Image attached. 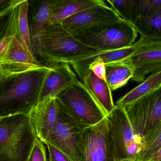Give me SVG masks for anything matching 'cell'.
<instances>
[{"instance_id": "7c38bea8", "label": "cell", "mask_w": 161, "mask_h": 161, "mask_svg": "<svg viewBox=\"0 0 161 161\" xmlns=\"http://www.w3.org/2000/svg\"><path fill=\"white\" fill-rule=\"evenodd\" d=\"M29 5V1L22 0L9 14L0 18L1 20V38L15 36L28 51L35 57L32 47L28 20Z\"/></svg>"}, {"instance_id": "f546056e", "label": "cell", "mask_w": 161, "mask_h": 161, "mask_svg": "<svg viewBox=\"0 0 161 161\" xmlns=\"http://www.w3.org/2000/svg\"><path fill=\"white\" fill-rule=\"evenodd\" d=\"M147 161H161V148L156 153L152 156Z\"/></svg>"}, {"instance_id": "3957f363", "label": "cell", "mask_w": 161, "mask_h": 161, "mask_svg": "<svg viewBox=\"0 0 161 161\" xmlns=\"http://www.w3.org/2000/svg\"><path fill=\"white\" fill-rule=\"evenodd\" d=\"M37 138L29 114L0 118V161H28Z\"/></svg>"}, {"instance_id": "e0dca14e", "label": "cell", "mask_w": 161, "mask_h": 161, "mask_svg": "<svg viewBox=\"0 0 161 161\" xmlns=\"http://www.w3.org/2000/svg\"><path fill=\"white\" fill-rule=\"evenodd\" d=\"M105 66L106 81L112 91L123 87L133 77L134 69L129 58Z\"/></svg>"}, {"instance_id": "d6986e66", "label": "cell", "mask_w": 161, "mask_h": 161, "mask_svg": "<svg viewBox=\"0 0 161 161\" xmlns=\"http://www.w3.org/2000/svg\"><path fill=\"white\" fill-rule=\"evenodd\" d=\"M59 0H44L38 2V5L32 17L30 26L31 39L38 36L50 24L51 18Z\"/></svg>"}, {"instance_id": "6da1fadb", "label": "cell", "mask_w": 161, "mask_h": 161, "mask_svg": "<svg viewBox=\"0 0 161 161\" xmlns=\"http://www.w3.org/2000/svg\"><path fill=\"white\" fill-rule=\"evenodd\" d=\"M50 67L38 65L29 70L0 78V118L29 114L39 102Z\"/></svg>"}, {"instance_id": "f1b7e54d", "label": "cell", "mask_w": 161, "mask_h": 161, "mask_svg": "<svg viewBox=\"0 0 161 161\" xmlns=\"http://www.w3.org/2000/svg\"><path fill=\"white\" fill-rule=\"evenodd\" d=\"M13 36L1 38L0 41V56H3L7 51Z\"/></svg>"}, {"instance_id": "4fadbf2b", "label": "cell", "mask_w": 161, "mask_h": 161, "mask_svg": "<svg viewBox=\"0 0 161 161\" xmlns=\"http://www.w3.org/2000/svg\"><path fill=\"white\" fill-rule=\"evenodd\" d=\"M40 64L14 36L5 54L0 56V78L24 72Z\"/></svg>"}, {"instance_id": "2e32d148", "label": "cell", "mask_w": 161, "mask_h": 161, "mask_svg": "<svg viewBox=\"0 0 161 161\" xmlns=\"http://www.w3.org/2000/svg\"><path fill=\"white\" fill-rule=\"evenodd\" d=\"M50 67V69L42 87L39 101L48 96L57 97L78 80L77 74L68 63H61Z\"/></svg>"}, {"instance_id": "9a60e30c", "label": "cell", "mask_w": 161, "mask_h": 161, "mask_svg": "<svg viewBox=\"0 0 161 161\" xmlns=\"http://www.w3.org/2000/svg\"><path fill=\"white\" fill-rule=\"evenodd\" d=\"M70 65L87 91L98 103L107 115L114 109L112 90L107 81L99 79L87 66L71 63Z\"/></svg>"}, {"instance_id": "83f0119b", "label": "cell", "mask_w": 161, "mask_h": 161, "mask_svg": "<svg viewBox=\"0 0 161 161\" xmlns=\"http://www.w3.org/2000/svg\"><path fill=\"white\" fill-rule=\"evenodd\" d=\"M22 0H0V18L8 14Z\"/></svg>"}, {"instance_id": "30bf717a", "label": "cell", "mask_w": 161, "mask_h": 161, "mask_svg": "<svg viewBox=\"0 0 161 161\" xmlns=\"http://www.w3.org/2000/svg\"><path fill=\"white\" fill-rule=\"evenodd\" d=\"M129 57L134 69L132 80L141 83L148 75L161 69V39L140 36Z\"/></svg>"}, {"instance_id": "277c9868", "label": "cell", "mask_w": 161, "mask_h": 161, "mask_svg": "<svg viewBox=\"0 0 161 161\" xmlns=\"http://www.w3.org/2000/svg\"><path fill=\"white\" fill-rule=\"evenodd\" d=\"M64 112L83 129L102 121L107 114L78 79L56 97Z\"/></svg>"}, {"instance_id": "8992f818", "label": "cell", "mask_w": 161, "mask_h": 161, "mask_svg": "<svg viewBox=\"0 0 161 161\" xmlns=\"http://www.w3.org/2000/svg\"><path fill=\"white\" fill-rule=\"evenodd\" d=\"M118 14L105 1L81 11L63 22V27L74 37L92 34L108 24L120 19Z\"/></svg>"}, {"instance_id": "52a82bcc", "label": "cell", "mask_w": 161, "mask_h": 161, "mask_svg": "<svg viewBox=\"0 0 161 161\" xmlns=\"http://www.w3.org/2000/svg\"><path fill=\"white\" fill-rule=\"evenodd\" d=\"M137 34L133 25L120 18L90 35L77 39L99 50H115L133 45Z\"/></svg>"}, {"instance_id": "7402d4cb", "label": "cell", "mask_w": 161, "mask_h": 161, "mask_svg": "<svg viewBox=\"0 0 161 161\" xmlns=\"http://www.w3.org/2000/svg\"><path fill=\"white\" fill-rule=\"evenodd\" d=\"M134 26L140 36L161 39V7L150 16L138 19Z\"/></svg>"}, {"instance_id": "d4e9b609", "label": "cell", "mask_w": 161, "mask_h": 161, "mask_svg": "<svg viewBox=\"0 0 161 161\" xmlns=\"http://www.w3.org/2000/svg\"><path fill=\"white\" fill-rule=\"evenodd\" d=\"M80 64V63H78ZM83 65L87 66L90 70H91L97 77L103 80L106 81V66L103 60L99 57H96L93 58L87 64Z\"/></svg>"}, {"instance_id": "9c48e42d", "label": "cell", "mask_w": 161, "mask_h": 161, "mask_svg": "<svg viewBox=\"0 0 161 161\" xmlns=\"http://www.w3.org/2000/svg\"><path fill=\"white\" fill-rule=\"evenodd\" d=\"M124 108L135 132L142 137L161 122V87Z\"/></svg>"}, {"instance_id": "1f68e13d", "label": "cell", "mask_w": 161, "mask_h": 161, "mask_svg": "<svg viewBox=\"0 0 161 161\" xmlns=\"http://www.w3.org/2000/svg\"></svg>"}, {"instance_id": "603a6c76", "label": "cell", "mask_w": 161, "mask_h": 161, "mask_svg": "<svg viewBox=\"0 0 161 161\" xmlns=\"http://www.w3.org/2000/svg\"><path fill=\"white\" fill-rule=\"evenodd\" d=\"M106 2L121 19L134 26L139 19L137 0H108Z\"/></svg>"}, {"instance_id": "44dd1931", "label": "cell", "mask_w": 161, "mask_h": 161, "mask_svg": "<svg viewBox=\"0 0 161 161\" xmlns=\"http://www.w3.org/2000/svg\"><path fill=\"white\" fill-rule=\"evenodd\" d=\"M142 148L136 161H147L161 148V122L142 136Z\"/></svg>"}, {"instance_id": "ffe728a7", "label": "cell", "mask_w": 161, "mask_h": 161, "mask_svg": "<svg viewBox=\"0 0 161 161\" xmlns=\"http://www.w3.org/2000/svg\"><path fill=\"white\" fill-rule=\"evenodd\" d=\"M161 87V69L150 74L138 86L126 93L116 103V105L124 108L142 96Z\"/></svg>"}, {"instance_id": "4316f807", "label": "cell", "mask_w": 161, "mask_h": 161, "mask_svg": "<svg viewBox=\"0 0 161 161\" xmlns=\"http://www.w3.org/2000/svg\"><path fill=\"white\" fill-rule=\"evenodd\" d=\"M49 153L48 161H71L65 154L49 143H45Z\"/></svg>"}, {"instance_id": "8fae6325", "label": "cell", "mask_w": 161, "mask_h": 161, "mask_svg": "<svg viewBox=\"0 0 161 161\" xmlns=\"http://www.w3.org/2000/svg\"><path fill=\"white\" fill-rule=\"evenodd\" d=\"M82 161H115L109 136L107 116L83 132Z\"/></svg>"}, {"instance_id": "ba28073f", "label": "cell", "mask_w": 161, "mask_h": 161, "mask_svg": "<svg viewBox=\"0 0 161 161\" xmlns=\"http://www.w3.org/2000/svg\"><path fill=\"white\" fill-rule=\"evenodd\" d=\"M59 104L60 116L44 143H49L53 145L71 161H82V134L85 129L77 125L64 112L59 103Z\"/></svg>"}, {"instance_id": "cb8c5ba5", "label": "cell", "mask_w": 161, "mask_h": 161, "mask_svg": "<svg viewBox=\"0 0 161 161\" xmlns=\"http://www.w3.org/2000/svg\"><path fill=\"white\" fill-rule=\"evenodd\" d=\"M139 19L146 18L161 7V0H137Z\"/></svg>"}, {"instance_id": "5bb4252c", "label": "cell", "mask_w": 161, "mask_h": 161, "mask_svg": "<svg viewBox=\"0 0 161 161\" xmlns=\"http://www.w3.org/2000/svg\"><path fill=\"white\" fill-rule=\"evenodd\" d=\"M60 114L58 100L52 96L40 100L29 114L36 136L43 143L55 126Z\"/></svg>"}, {"instance_id": "4dcf8cb0", "label": "cell", "mask_w": 161, "mask_h": 161, "mask_svg": "<svg viewBox=\"0 0 161 161\" xmlns=\"http://www.w3.org/2000/svg\"></svg>"}, {"instance_id": "ac0fdd59", "label": "cell", "mask_w": 161, "mask_h": 161, "mask_svg": "<svg viewBox=\"0 0 161 161\" xmlns=\"http://www.w3.org/2000/svg\"><path fill=\"white\" fill-rule=\"evenodd\" d=\"M101 1L59 0L52 15L50 24H62L69 18L98 4Z\"/></svg>"}, {"instance_id": "7a4b0ae2", "label": "cell", "mask_w": 161, "mask_h": 161, "mask_svg": "<svg viewBox=\"0 0 161 161\" xmlns=\"http://www.w3.org/2000/svg\"><path fill=\"white\" fill-rule=\"evenodd\" d=\"M35 55L46 66L79 62L99 51L70 34L62 24H50L31 40Z\"/></svg>"}, {"instance_id": "5b68a950", "label": "cell", "mask_w": 161, "mask_h": 161, "mask_svg": "<svg viewBox=\"0 0 161 161\" xmlns=\"http://www.w3.org/2000/svg\"><path fill=\"white\" fill-rule=\"evenodd\" d=\"M107 117L115 161H136L143 146L142 137L135 132L124 108L115 105Z\"/></svg>"}, {"instance_id": "484cf974", "label": "cell", "mask_w": 161, "mask_h": 161, "mask_svg": "<svg viewBox=\"0 0 161 161\" xmlns=\"http://www.w3.org/2000/svg\"><path fill=\"white\" fill-rule=\"evenodd\" d=\"M28 161H48L46 147L44 143L38 138L36 141Z\"/></svg>"}]
</instances>
